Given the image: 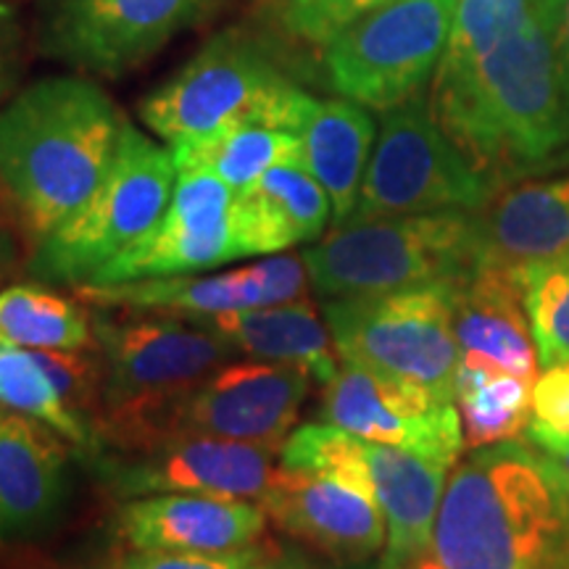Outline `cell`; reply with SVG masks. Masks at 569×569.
I'll use <instances>...</instances> for the list:
<instances>
[{
    "label": "cell",
    "instance_id": "cell-18",
    "mask_svg": "<svg viewBox=\"0 0 569 569\" xmlns=\"http://www.w3.org/2000/svg\"><path fill=\"white\" fill-rule=\"evenodd\" d=\"M71 496L67 448L38 419L0 407V540H30L59 522Z\"/></svg>",
    "mask_w": 569,
    "mask_h": 569
},
{
    "label": "cell",
    "instance_id": "cell-37",
    "mask_svg": "<svg viewBox=\"0 0 569 569\" xmlns=\"http://www.w3.org/2000/svg\"><path fill=\"white\" fill-rule=\"evenodd\" d=\"M21 69V38L11 13L0 9V106L17 82Z\"/></svg>",
    "mask_w": 569,
    "mask_h": 569
},
{
    "label": "cell",
    "instance_id": "cell-6",
    "mask_svg": "<svg viewBox=\"0 0 569 569\" xmlns=\"http://www.w3.org/2000/svg\"><path fill=\"white\" fill-rule=\"evenodd\" d=\"M177 167L163 148L127 122L119 151L92 196L67 222L34 243L32 277L42 284H77L140 240L172 201Z\"/></svg>",
    "mask_w": 569,
    "mask_h": 569
},
{
    "label": "cell",
    "instance_id": "cell-30",
    "mask_svg": "<svg viewBox=\"0 0 569 569\" xmlns=\"http://www.w3.org/2000/svg\"><path fill=\"white\" fill-rule=\"evenodd\" d=\"M280 467L325 475V478L340 480L359 490V493L375 498L365 438L351 436V432L340 430L330 422H309L296 427L280 448Z\"/></svg>",
    "mask_w": 569,
    "mask_h": 569
},
{
    "label": "cell",
    "instance_id": "cell-12",
    "mask_svg": "<svg viewBox=\"0 0 569 569\" xmlns=\"http://www.w3.org/2000/svg\"><path fill=\"white\" fill-rule=\"evenodd\" d=\"M213 0H40V51L88 77L119 80L206 17Z\"/></svg>",
    "mask_w": 569,
    "mask_h": 569
},
{
    "label": "cell",
    "instance_id": "cell-9",
    "mask_svg": "<svg viewBox=\"0 0 569 569\" xmlns=\"http://www.w3.org/2000/svg\"><path fill=\"white\" fill-rule=\"evenodd\" d=\"M340 361L457 401L461 351L451 325V282L325 301Z\"/></svg>",
    "mask_w": 569,
    "mask_h": 569
},
{
    "label": "cell",
    "instance_id": "cell-7",
    "mask_svg": "<svg viewBox=\"0 0 569 569\" xmlns=\"http://www.w3.org/2000/svg\"><path fill=\"white\" fill-rule=\"evenodd\" d=\"M92 332L101 353L98 436L106 448L151 411L240 356L217 332L182 317H96Z\"/></svg>",
    "mask_w": 569,
    "mask_h": 569
},
{
    "label": "cell",
    "instance_id": "cell-1",
    "mask_svg": "<svg viewBox=\"0 0 569 569\" xmlns=\"http://www.w3.org/2000/svg\"><path fill=\"white\" fill-rule=\"evenodd\" d=\"M430 109L498 190L569 163V101L536 17L478 56H443Z\"/></svg>",
    "mask_w": 569,
    "mask_h": 569
},
{
    "label": "cell",
    "instance_id": "cell-22",
    "mask_svg": "<svg viewBox=\"0 0 569 569\" xmlns=\"http://www.w3.org/2000/svg\"><path fill=\"white\" fill-rule=\"evenodd\" d=\"M234 261L317 243L332 224L330 198L303 163H282L232 198Z\"/></svg>",
    "mask_w": 569,
    "mask_h": 569
},
{
    "label": "cell",
    "instance_id": "cell-17",
    "mask_svg": "<svg viewBox=\"0 0 569 569\" xmlns=\"http://www.w3.org/2000/svg\"><path fill=\"white\" fill-rule=\"evenodd\" d=\"M259 503L277 530L343 565H365L386 551L380 503L340 480L277 467Z\"/></svg>",
    "mask_w": 569,
    "mask_h": 569
},
{
    "label": "cell",
    "instance_id": "cell-19",
    "mask_svg": "<svg viewBox=\"0 0 569 569\" xmlns=\"http://www.w3.org/2000/svg\"><path fill=\"white\" fill-rule=\"evenodd\" d=\"M264 525V507L248 498L163 493L119 509V530L134 551H238L256 546Z\"/></svg>",
    "mask_w": 569,
    "mask_h": 569
},
{
    "label": "cell",
    "instance_id": "cell-29",
    "mask_svg": "<svg viewBox=\"0 0 569 569\" xmlns=\"http://www.w3.org/2000/svg\"><path fill=\"white\" fill-rule=\"evenodd\" d=\"M0 407L51 427L56 436L74 446L90 465L106 451L96 427L71 411L53 377L30 348L0 343Z\"/></svg>",
    "mask_w": 569,
    "mask_h": 569
},
{
    "label": "cell",
    "instance_id": "cell-16",
    "mask_svg": "<svg viewBox=\"0 0 569 569\" xmlns=\"http://www.w3.org/2000/svg\"><path fill=\"white\" fill-rule=\"evenodd\" d=\"M309 269L301 253H274L256 264L219 274H172L117 284H77L74 293L101 309L167 317H211L253 306L296 303L309 298Z\"/></svg>",
    "mask_w": 569,
    "mask_h": 569
},
{
    "label": "cell",
    "instance_id": "cell-34",
    "mask_svg": "<svg viewBox=\"0 0 569 569\" xmlns=\"http://www.w3.org/2000/svg\"><path fill=\"white\" fill-rule=\"evenodd\" d=\"M532 427L549 436H569V361L546 367L532 382Z\"/></svg>",
    "mask_w": 569,
    "mask_h": 569
},
{
    "label": "cell",
    "instance_id": "cell-14",
    "mask_svg": "<svg viewBox=\"0 0 569 569\" xmlns=\"http://www.w3.org/2000/svg\"><path fill=\"white\" fill-rule=\"evenodd\" d=\"M319 419L372 443L409 448L448 465H457L465 448L457 401L351 361H340L336 377L322 386Z\"/></svg>",
    "mask_w": 569,
    "mask_h": 569
},
{
    "label": "cell",
    "instance_id": "cell-8",
    "mask_svg": "<svg viewBox=\"0 0 569 569\" xmlns=\"http://www.w3.org/2000/svg\"><path fill=\"white\" fill-rule=\"evenodd\" d=\"M496 188L443 132L427 92L382 111L359 201L348 219L372 222L440 211H478Z\"/></svg>",
    "mask_w": 569,
    "mask_h": 569
},
{
    "label": "cell",
    "instance_id": "cell-21",
    "mask_svg": "<svg viewBox=\"0 0 569 569\" xmlns=\"http://www.w3.org/2000/svg\"><path fill=\"white\" fill-rule=\"evenodd\" d=\"M451 325L461 361L536 380L538 351L517 277L475 267L451 282Z\"/></svg>",
    "mask_w": 569,
    "mask_h": 569
},
{
    "label": "cell",
    "instance_id": "cell-23",
    "mask_svg": "<svg viewBox=\"0 0 569 569\" xmlns=\"http://www.w3.org/2000/svg\"><path fill=\"white\" fill-rule=\"evenodd\" d=\"M365 453L375 498L388 525L380 567L403 569L419 553L432 551L448 472L457 465L372 440H365Z\"/></svg>",
    "mask_w": 569,
    "mask_h": 569
},
{
    "label": "cell",
    "instance_id": "cell-25",
    "mask_svg": "<svg viewBox=\"0 0 569 569\" xmlns=\"http://www.w3.org/2000/svg\"><path fill=\"white\" fill-rule=\"evenodd\" d=\"M298 138L301 163L330 198L332 227L348 224L377 140L372 113L348 98L317 101Z\"/></svg>",
    "mask_w": 569,
    "mask_h": 569
},
{
    "label": "cell",
    "instance_id": "cell-5",
    "mask_svg": "<svg viewBox=\"0 0 569 569\" xmlns=\"http://www.w3.org/2000/svg\"><path fill=\"white\" fill-rule=\"evenodd\" d=\"M325 301L453 282L478 267L472 211L417 213L332 227L301 253Z\"/></svg>",
    "mask_w": 569,
    "mask_h": 569
},
{
    "label": "cell",
    "instance_id": "cell-2",
    "mask_svg": "<svg viewBox=\"0 0 569 569\" xmlns=\"http://www.w3.org/2000/svg\"><path fill=\"white\" fill-rule=\"evenodd\" d=\"M446 569H569V478L530 440L472 448L440 501Z\"/></svg>",
    "mask_w": 569,
    "mask_h": 569
},
{
    "label": "cell",
    "instance_id": "cell-24",
    "mask_svg": "<svg viewBox=\"0 0 569 569\" xmlns=\"http://www.w3.org/2000/svg\"><path fill=\"white\" fill-rule=\"evenodd\" d=\"M190 319L224 338L240 356L303 369L319 386L332 380L340 367L327 319L319 317L309 298Z\"/></svg>",
    "mask_w": 569,
    "mask_h": 569
},
{
    "label": "cell",
    "instance_id": "cell-39",
    "mask_svg": "<svg viewBox=\"0 0 569 569\" xmlns=\"http://www.w3.org/2000/svg\"><path fill=\"white\" fill-rule=\"evenodd\" d=\"M251 569H315V565L296 551L293 553L280 551V553H269V557L261 553Z\"/></svg>",
    "mask_w": 569,
    "mask_h": 569
},
{
    "label": "cell",
    "instance_id": "cell-3",
    "mask_svg": "<svg viewBox=\"0 0 569 569\" xmlns=\"http://www.w3.org/2000/svg\"><path fill=\"white\" fill-rule=\"evenodd\" d=\"M124 127V113L88 74L42 77L0 106V184L32 243L101 184Z\"/></svg>",
    "mask_w": 569,
    "mask_h": 569
},
{
    "label": "cell",
    "instance_id": "cell-20",
    "mask_svg": "<svg viewBox=\"0 0 569 569\" xmlns=\"http://www.w3.org/2000/svg\"><path fill=\"white\" fill-rule=\"evenodd\" d=\"M472 219L478 267L517 272L569 259V177L509 184Z\"/></svg>",
    "mask_w": 569,
    "mask_h": 569
},
{
    "label": "cell",
    "instance_id": "cell-36",
    "mask_svg": "<svg viewBox=\"0 0 569 569\" xmlns=\"http://www.w3.org/2000/svg\"><path fill=\"white\" fill-rule=\"evenodd\" d=\"M532 9L551 42L561 88L569 101V0H532Z\"/></svg>",
    "mask_w": 569,
    "mask_h": 569
},
{
    "label": "cell",
    "instance_id": "cell-28",
    "mask_svg": "<svg viewBox=\"0 0 569 569\" xmlns=\"http://www.w3.org/2000/svg\"><path fill=\"white\" fill-rule=\"evenodd\" d=\"M457 409L465 446L482 448L515 440L530 425L532 380L496 367L461 361L457 372Z\"/></svg>",
    "mask_w": 569,
    "mask_h": 569
},
{
    "label": "cell",
    "instance_id": "cell-26",
    "mask_svg": "<svg viewBox=\"0 0 569 569\" xmlns=\"http://www.w3.org/2000/svg\"><path fill=\"white\" fill-rule=\"evenodd\" d=\"M177 174L209 172L238 193L282 163H301V138L256 124H227L201 138L174 142Z\"/></svg>",
    "mask_w": 569,
    "mask_h": 569
},
{
    "label": "cell",
    "instance_id": "cell-4",
    "mask_svg": "<svg viewBox=\"0 0 569 569\" xmlns=\"http://www.w3.org/2000/svg\"><path fill=\"white\" fill-rule=\"evenodd\" d=\"M317 101L264 42L243 30H224L140 103V119L169 146L227 124L298 134Z\"/></svg>",
    "mask_w": 569,
    "mask_h": 569
},
{
    "label": "cell",
    "instance_id": "cell-31",
    "mask_svg": "<svg viewBox=\"0 0 569 569\" xmlns=\"http://www.w3.org/2000/svg\"><path fill=\"white\" fill-rule=\"evenodd\" d=\"M522 288L538 365L569 361V259L546 261L511 272Z\"/></svg>",
    "mask_w": 569,
    "mask_h": 569
},
{
    "label": "cell",
    "instance_id": "cell-27",
    "mask_svg": "<svg viewBox=\"0 0 569 569\" xmlns=\"http://www.w3.org/2000/svg\"><path fill=\"white\" fill-rule=\"evenodd\" d=\"M0 343L30 351H90L92 319L48 284H11L0 293Z\"/></svg>",
    "mask_w": 569,
    "mask_h": 569
},
{
    "label": "cell",
    "instance_id": "cell-35",
    "mask_svg": "<svg viewBox=\"0 0 569 569\" xmlns=\"http://www.w3.org/2000/svg\"><path fill=\"white\" fill-rule=\"evenodd\" d=\"M259 546L224 553L196 551H134L122 569H251L261 557Z\"/></svg>",
    "mask_w": 569,
    "mask_h": 569
},
{
    "label": "cell",
    "instance_id": "cell-42",
    "mask_svg": "<svg viewBox=\"0 0 569 569\" xmlns=\"http://www.w3.org/2000/svg\"><path fill=\"white\" fill-rule=\"evenodd\" d=\"M0 243H3V230H0Z\"/></svg>",
    "mask_w": 569,
    "mask_h": 569
},
{
    "label": "cell",
    "instance_id": "cell-40",
    "mask_svg": "<svg viewBox=\"0 0 569 569\" xmlns=\"http://www.w3.org/2000/svg\"><path fill=\"white\" fill-rule=\"evenodd\" d=\"M403 569H446V565L438 559L436 551H425V553H419V557L411 559Z\"/></svg>",
    "mask_w": 569,
    "mask_h": 569
},
{
    "label": "cell",
    "instance_id": "cell-41",
    "mask_svg": "<svg viewBox=\"0 0 569 569\" xmlns=\"http://www.w3.org/2000/svg\"><path fill=\"white\" fill-rule=\"evenodd\" d=\"M346 569H382L380 565L377 567H369V565H351V567H346Z\"/></svg>",
    "mask_w": 569,
    "mask_h": 569
},
{
    "label": "cell",
    "instance_id": "cell-38",
    "mask_svg": "<svg viewBox=\"0 0 569 569\" xmlns=\"http://www.w3.org/2000/svg\"><path fill=\"white\" fill-rule=\"evenodd\" d=\"M528 440L532 446H538L540 451H546L549 457L557 461V465L565 469L567 478H569V436L567 438H557V436H549V432L538 430V427L528 425Z\"/></svg>",
    "mask_w": 569,
    "mask_h": 569
},
{
    "label": "cell",
    "instance_id": "cell-10",
    "mask_svg": "<svg viewBox=\"0 0 569 569\" xmlns=\"http://www.w3.org/2000/svg\"><path fill=\"white\" fill-rule=\"evenodd\" d=\"M311 382L303 369L234 359L140 419L106 451H134L169 438H217L280 453Z\"/></svg>",
    "mask_w": 569,
    "mask_h": 569
},
{
    "label": "cell",
    "instance_id": "cell-32",
    "mask_svg": "<svg viewBox=\"0 0 569 569\" xmlns=\"http://www.w3.org/2000/svg\"><path fill=\"white\" fill-rule=\"evenodd\" d=\"M380 0H261V9L284 38L325 48Z\"/></svg>",
    "mask_w": 569,
    "mask_h": 569
},
{
    "label": "cell",
    "instance_id": "cell-11",
    "mask_svg": "<svg viewBox=\"0 0 569 569\" xmlns=\"http://www.w3.org/2000/svg\"><path fill=\"white\" fill-rule=\"evenodd\" d=\"M459 0H380L330 46V88L367 109L388 111L427 88L443 59Z\"/></svg>",
    "mask_w": 569,
    "mask_h": 569
},
{
    "label": "cell",
    "instance_id": "cell-13",
    "mask_svg": "<svg viewBox=\"0 0 569 569\" xmlns=\"http://www.w3.org/2000/svg\"><path fill=\"white\" fill-rule=\"evenodd\" d=\"M280 453L217 438H169L134 451H103L92 461L106 488L122 501L163 493H198L261 501Z\"/></svg>",
    "mask_w": 569,
    "mask_h": 569
},
{
    "label": "cell",
    "instance_id": "cell-15",
    "mask_svg": "<svg viewBox=\"0 0 569 569\" xmlns=\"http://www.w3.org/2000/svg\"><path fill=\"white\" fill-rule=\"evenodd\" d=\"M232 198L230 184L209 172H180L172 201L153 230L113 256L84 284L193 274L234 261Z\"/></svg>",
    "mask_w": 569,
    "mask_h": 569
},
{
    "label": "cell",
    "instance_id": "cell-33",
    "mask_svg": "<svg viewBox=\"0 0 569 569\" xmlns=\"http://www.w3.org/2000/svg\"><path fill=\"white\" fill-rule=\"evenodd\" d=\"M532 17V0H459L443 56L465 59L493 48Z\"/></svg>",
    "mask_w": 569,
    "mask_h": 569
}]
</instances>
